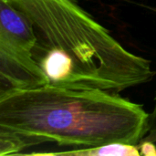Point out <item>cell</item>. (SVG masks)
Returning a JSON list of instances; mask_svg holds the SVG:
<instances>
[{
  "label": "cell",
  "instance_id": "cell-4",
  "mask_svg": "<svg viewBox=\"0 0 156 156\" xmlns=\"http://www.w3.org/2000/svg\"><path fill=\"white\" fill-rule=\"evenodd\" d=\"M29 155H71V156H141L139 144L112 143L95 147L79 148L62 152L30 153Z\"/></svg>",
  "mask_w": 156,
  "mask_h": 156
},
{
  "label": "cell",
  "instance_id": "cell-5",
  "mask_svg": "<svg viewBox=\"0 0 156 156\" xmlns=\"http://www.w3.org/2000/svg\"><path fill=\"white\" fill-rule=\"evenodd\" d=\"M36 145L31 138L0 129V156L21 154L23 150Z\"/></svg>",
  "mask_w": 156,
  "mask_h": 156
},
{
  "label": "cell",
  "instance_id": "cell-1",
  "mask_svg": "<svg viewBox=\"0 0 156 156\" xmlns=\"http://www.w3.org/2000/svg\"><path fill=\"white\" fill-rule=\"evenodd\" d=\"M149 119L141 104L101 89L45 84L0 90V129L31 138L37 145L138 144L148 133Z\"/></svg>",
  "mask_w": 156,
  "mask_h": 156
},
{
  "label": "cell",
  "instance_id": "cell-3",
  "mask_svg": "<svg viewBox=\"0 0 156 156\" xmlns=\"http://www.w3.org/2000/svg\"><path fill=\"white\" fill-rule=\"evenodd\" d=\"M1 90L32 89L48 84L34 51L0 37Z\"/></svg>",
  "mask_w": 156,
  "mask_h": 156
},
{
  "label": "cell",
  "instance_id": "cell-2",
  "mask_svg": "<svg viewBox=\"0 0 156 156\" xmlns=\"http://www.w3.org/2000/svg\"><path fill=\"white\" fill-rule=\"evenodd\" d=\"M33 25L40 45L69 55L90 89L119 92L151 81V61L122 45L73 0H6Z\"/></svg>",
  "mask_w": 156,
  "mask_h": 156
},
{
  "label": "cell",
  "instance_id": "cell-6",
  "mask_svg": "<svg viewBox=\"0 0 156 156\" xmlns=\"http://www.w3.org/2000/svg\"><path fill=\"white\" fill-rule=\"evenodd\" d=\"M141 156H156V145L154 142L148 140L138 144Z\"/></svg>",
  "mask_w": 156,
  "mask_h": 156
},
{
  "label": "cell",
  "instance_id": "cell-7",
  "mask_svg": "<svg viewBox=\"0 0 156 156\" xmlns=\"http://www.w3.org/2000/svg\"><path fill=\"white\" fill-rule=\"evenodd\" d=\"M148 133H150V140L156 141V94L154 98V109L152 112L150 113V119H149V130Z\"/></svg>",
  "mask_w": 156,
  "mask_h": 156
}]
</instances>
